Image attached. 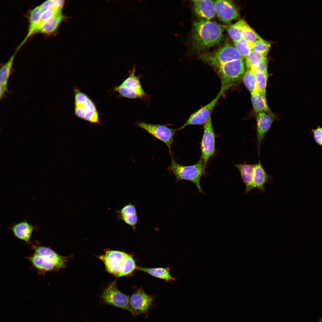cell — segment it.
Segmentation results:
<instances>
[{"label": "cell", "instance_id": "4dcf8cb0", "mask_svg": "<svg viewBox=\"0 0 322 322\" xmlns=\"http://www.w3.org/2000/svg\"><path fill=\"white\" fill-rule=\"evenodd\" d=\"M242 38L253 44L261 38L246 22L243 27Z\"/></svg>", "mask_w": 322, "mask_h": 322}, {"label": "cell", "instance_id": "f546056e", "mask_svg": "<svg viewBox=\"0 0 322 322\" xmlns=\"http://www.w3.org/2000/svg\"><path fill=\"white\" fill-rule=\"evenodd\" d=\"M234 44L242 58L246 59L252 50V44L242 38L234 42Z\"/></svg>", "mask_w": 322, "mask_h": 322}, {"label": "cell", "instance_id": "8fae6325", "mask_svg": "<svg viewBox=\"0 0 322 322\" xmlns=\"http://www.w3.org/2000/svg\"><path fill=\"white\" fill-rule=\"evenodd\" d=\"M224 93L220 90L216 97L210 102L192 114L184 124L177 129H183L190 125H204L211 117V113L218 101Z\"/></svg>", "mask_w": 322, "mask_h": 322}, {"label": "cell", "instance_id": "44dd1931", "mask_svg": "<svg viewBox=\"0 0 322 322\" xmlns=\"http://www.w3.org/2000/svg\"><path fill=\"white\" fill-rule=\"evenodd\" d=\"M43 11L39 5L35 7L30 11L29 16V26L27 34L24 40L18 47V49H19L27 40L35 33L39 26Z\"/></svg>", "mask_w": 322, "mask_h": 322}, {"label": "cell", "instance_id": "9c48e42d", "mask_svg": "<svg viewBox=\"0 0 322 322\" xmlns=\"http://www.w3.org/2000/svg\"><path fill=\"white\" fill-rule=\"evenodd\" d=\"M100 297L107 304L130 312L129 297L119 290L115 281L110 283L103 292Z\"/></svg>", "mask_w": 322, "mask_h": 322}, {"label": "cell", "instance_id": "836d02e7", "mask_svg": "<svg viewBox=\"0 0 322 322\" xmlns=\"http://www.w3.org/2000/svg\"><path fill=\"white\" fill-rule=\"evenodd\" d=\"M315 143L322 146V127L318 126L317 128L312 129L311 131Z\"/></svg>", "mask_w": 322, "mask_h": 322}, {"label": "cell", "instance_id": "7a4b0ae2", "mask_svg": "<svg viewBox=\"0 0 322 322\" xmlns=\"http://www.w3.org/2000/svg\"><path fill=\"white\" fill-rule=\"evenodd\" d=\"M224 29L218 23L210 20L194 21L191 35L193 48L200 51L218 44L223 39Z\"/></svg>", "mask_w": 322, "mask_h": 322}, {"label": "cell", "instance_id": "ac0fdd59", "mask_svg": "<svg viewBox=\"0 0 322 322\" xmlns=\"http://www.w3.org/2000/svg\"><path fill=\"white\" fill-rule=\"evenodd\" d=\"M117 219L122 220L131 227L134 231L139 222L137 213L136 205L130 203L124 205L120 210L116 211Z\"/></svg>", "mask_w": 322, "mask_h": 322}, {"label": "cell", "instance_id": "d590c367", "mask_svg": "<svg viewBox=\"0 0 322 322\" xmlns=\"http://www.w3.org/2000/svg\"></svg>", "mask_w": 322, "mask_h": 322}, {"label": "cell", "instance_id": "8d00e7d4", "mask_svg": "<svg viewBox=\"0 0 322 322\" xmlns=\"http://www.w3.org/2000/svg\"></svg>", "mask_w": 322, "mask_h": 322}, {"label": "cell", "instance_id": "5bb4252c", "mask_svg": "<svg viewBox=\"0 0 322 322\" xmlns=\"http://www.w3.org/2000/svg\"><path fill=\"white\" fill-rule=\"evenodd\" d=\"M216 14L219 20L226 24L237 19L239 13L236 7L230 1L219 0L215 1Z\"/></svg>", "mask_w": 322, "mask_h": 322}, {"label": "cell", "instance_id": "2e32d148", "mask_svg": "<svg viewBox=\"0 0 322 322\" xmlns=\"http://www.w3.org/2000/svg\"><path fill=\"white\" fill-rule=\"evenodd\" d=\"M256 134L259 155L261 142L269 131L274 120L275 116L273 114L262 112L256 113Z\"/></svg>", "mask_w": 322, "mask_h": 322}, {"label": "cell", "instance_id": "6da1fadb", "mask_svg": "<svg viewBox=\"0 0 322 322\" xmlns=\"http://www.w3.org/2000/svg\"><path fill=\"white\" fill-rule=\"evenodd\" d=\"M36 242V244L31 245L33 253L25 258L38 274L45 275L47 272H57L66 267L67 257L59 255L49 247L41 245L38 241Z\"/></svg>", "mask_w": 322, "mask_h": 322}, {"label": "cell", "instance_id": "ffe728a7", "mask_svg": "<svg viewBox=\"0 0 322 322\" xmlns=\"http://www.w3.org/2000/svg\"><path fill=\"white\" fill-rule=\"evenodd\" d=\"M214 3L215 2L212 0H202L199 3L193 4L194 12L200 18L209 21L216 14Z\"/></svg>", "mask_w": 322, "mask_h": 322}, {"label": "cell", "instance_id": "1f68e13d", "mask_svg": "<svg viewBox=\"0 0 322 322\" xmlns=\"http://www.w3.org/2000/svg\"><path fill=\"white\" fill-rule=\"evenodd\" d=\"M255 73L256 79L258 92L265 95L268 77L267 73L260 72H257Z\"/></svg>", "mask_w": 322, "mask_h": 322}, {"label": "cell", "instance_id": "9a60e30c", "mask_svg": "<svg viewBox=\"0 0 322 322\" xmlns=\"http://www.w3.org/2000/svg\"><path fill=\"white\" fill-rule=\"evenodd\" d=\"M9 228L15 237L30 245L32 243L31 239L33 233L39 229L38 226L30 223L27 219L14 224Z\"/></svg>", "mask_w": 322, "mask_h": 322}, {"label": "cell", "instance_id": "7402d4cb", "mask_svg": "<svg viewBox=\"0 0 322 322\" xmlns=\"http://www.w3.org/2000/svg\"><path fill=\"white\" fill-rule=\"evenodd\" d=\"M251 100L254 110L256 113L263 112L273 114L267 104L266 95L258 92L251 95Z\"/></svg>", "mask_w": 322, "mask_h": 322}, {"label": "cell", "instance_id": "277c9868", "mask_svg": "<svg viewBox=\"0 0 322 322\" xmlns=\"http://www.w3.org/2000/svg\"><path fill=\"white\" fill-rule=\"evenodd\" d=\"M74 114L91 124L100 125V115L93 100L78 88H74Z\"/></svg>", "mask_w": 322, "mask_h": 322}, {"label": "cell", "instance_id": "7c38bea8", "mask_svg": "<svg viewBox=\"0 0 322 322\" xmlns=\"http://www.w3.org/2000/svg\"><path fill=\"white\" fill-rule=\"evenodd\" d=\"M129 255L123 252L109 250L98 258L104 264L107 272L117 277L123 263Z\"/></svg>", "mask_w": 322, "mask_h": 322}, {"label": "cell", "instance_id": "d6986e66", "mask_svg": "<svg viewBox=\"0 0 322 322\" xmlns=\"http://www.w3.org/2000/svg\"><path fill=\"white\" fill-rule=\"evenodd\" d=\"M64 17L62 12L54 14L44 21L37 29L35 33H40L46 35L54 33Z\"/></svg>", "mask_w": 322, "mask_h": 322}, {"label": "cell", "instance_id": "d6a6232c", "mask_svg": "<svg viewBox=\"0 0 322 322\" xmlns=\"http://www.w3.org/2000/svg\"><path fill=\"white\" fill-rule=\"evenodd\" d=\"M271 45L270 42L261 38L252 44V49L267 56Z\"/></svg>", "mask_w": 322, "mask_h": 322}, {"label": "cell", "instance_id": "52a82bcc", "mask_svg": "<svg viewBox=\"0 0 322 322\" xmlns=\"http://www.w3.org/2000/svg\"><path fill=\"white\" fill-rule=\"evenodd\" d=\"M134 66L129 72V76L119 85L115 86L112 91L121 97L129 99H142L147 96L141 83L139 77L135 75Z\"/></svg>", "mask_w": 322, "mask_h": 322}, {"label": "cell", "instance_id": "30bf717a", "mask_svg": "<svg viewBox=\"0 0 322 322\" xmlns=\"http://www.w3.org/2000/svg\"><path fill=\"white\" fill-rule=\"evenodd\" d=\"M204 132L201 143V159L206 168L209 159L215 152V134L211 117L203 125Z\"/></svg>", "mask_w": 322, "mask_h": 322}, {"label": "cell", "instance_id": "4fadbf2b", "mask_svg": "<svg viewBox=\"0 0 322 322\" xmlns=\"http://www.w3.org/2000/svg\"><path fill=\"white\" fill-rule=\"evenodd\" d=\"M153 302V298L142 289L137 290L129 297L130 312L134 315L146 312Z\"/></svg>", "mask_w": 322, "mask_h": 322}, {"label": "cell", "instance_id": "e575fe53", "mask_svg": "<svg viewBox=\"0 0 322 322\" xmlns=\"http://www.w3.org/2000/svg\"><path fill=\"white\" fill-rule=\"evenodd\" d=\"M254 72H260L267 73V62L266 58L253 67L250 69Z\"/></svg>", "mask_w": 322, "mask_h": 322}, {"label": "cell", "instance_id": "ba28073f", "mask_svg": "<svg viewBox=\"0 0 322 322\" xmlns=\"http://www.w3.org/2000/svg\"><path fill=\"white\" fill-rule=\"evenodd\" d=\"M138 127L145 130L151 135L165 143L168 146L169 153L172 155L171 146L173 143L175 134L177 131L167 126V125L153 124L145 122L136 124Z\"/></svg>", "mask_w": 322, "mask_h": 322}, {"label": "cell", "instance_id": "e0dca14e", "mask_svg": "<svg viewBox=\"0 0 322 322\" xmlns=\"http://www.w3.org/2000/svg\"><path fill=\"white\" fill-rule=\"evenodd\" d=\"M272 177L269 176L262 165L260 161L254 166L253 180L251 183L246 187L244 193L246 194L254 188H257L260 192L265 191V185L269 182Z\"/></svg>", "mask_w": 322, "mask_h": 322}, {"label": "cell", "instance_id": "5b68a950", "mask_svg": "<svg viewBox=\"0 0 322 322\" xmlns=\"http://www.w3.org/2000/svg\"><path fill=\"white\" fill-rule=\"evenodd\" d=\"M245 63L242 58L231 61L221 66L216 70L221 83L220 91L224 93L244 74Z\"/></svg>", "mask_w": 322, "mask_h": 322}, {"label": "cell", "instance_id": "603a6c76", "mask_svg": "<svg viewBox=\"0 0 322 322\" xmlns=\"http://www.w3.org/2000/svg\"><path fill=\"white\" fill-rule=\"evenodd\" d=\"M18 50L17 49L15 52L10 57L8 60L1 67L0 70V86L7 89V85L8 80L11 74L13 62L16 55Z\"/></svg>", "mask_w": 322, "mask_h": 322}, {"label": "cell", "instance_id": "4316f807", "mask_svg": "<svg viewBox=\"0 0 322 322\" xmlns=\"http://www.w3.org/2000/svg\"><path fill=\"white\" fill-rule=\"evenodd\" d=\"M243 81L251 95L258 92L255 73L251 70H247L244 73Z\"/></svg>", "mask_w": 322, "mask_h": 322}, {"label": "cell", "instance_id": "3957f363", "mask_svg": "<svg viewBox=\"0 0 322 322\" xmlns=\"http://www.w3.org/2000/svg\"><path fill=\"white\" fill-rule=\"evenodd\" d=\"M171 157V163L167 169L174 176L176 182L183 180L190 181L195 185L200 193L204 194L200 181L202 176L205 174L206 168L202 159L200 158L195 164L185 166L177 162L172 155Z\"/></svg>", "mask_w": 322, "mask_h": 322}, {"label": "cell", "instance_id": "8992f818", "mask_svg": "<svg viewBox=\"0 0 322 322\" xmlns=\"http://www.w3.org/2000/svg\"><path fill=\"white\" fill-rule=\"evenodd\" d=\"M200 58L216 70L227 62L242 58L235 46L229 43L213 52L202 55Z\"/></svg>", "mask_w": 322, "mask_h": 322}, {"label": "cell", "instance_id": "484cf974", "mask_svg": "<svg viewBox=\"0 0 322 322\" xmlns=\"http://www.w3.org/2000/svg\"><path fill=\"white\" fill-rule=\"evenodd\" d=\"M246 22L244 20L242 19L227 28L228 33L233 42L242 38L243 27Z\"/></svg>", "mask_w": 322, "mask_h": 322}, {"label": "cell", "instance_id": "d4e9b609", "mask_svg": "<svg viewBox=\"0 0 322 322\" xmlns=\"http://www.w3.org/2000/svg\"><path fill=\"white\" fill-rule=\"evenodd\" d=\"M255 165L253 164H247L246 163L235 164L246 187L249 185L252 182Z\"/></svg>", "mask_w": 322, "mask_h": 322}, {"label": "cell", "instance_id": "cb8c5ba5", "mask_svg": "<svg viewBox=\"0 0 322 322\" xmlns=\"http://www.w3.org/2000/svg\"><path fill=\"white\" fill-rule=\"evenodd\" d=\"M136 269L154 277L167 281H174L175 279L171 275L169 269L166 268H147L137 267Z\"/></svg>", "mask_w": 322, "mask_h": 322}, {"label": "cell", "instance_id": "f1b7e54d", "mask_svg": "<svg viewBox=\"0 0 322 322\" xmlns=\"http://www.w3.org/2000/svg\"><path fill=\"white\" fill-rule=\"evenodd\" d=\"M266 58L267 56L252 49L245 59L247 70L250 69L253 67Z\"/></svg>", "mask_w": 322, "mask_h": 322}, {"label": "cell", "instance_id": "83f0119b", "mask_svg": "<svg viewBox=\"0 0 322 322\" xmlns=\"http://www.w3.org/2000/svg\"><path fill=\"white\" fill-rule=\"evenodd\" d=\"M137 267L133 257L129 255L123 263L117 277H120L131 274Z\"/></svg>", "mask_w": 322, "mask_h": 322}]
</instances>
